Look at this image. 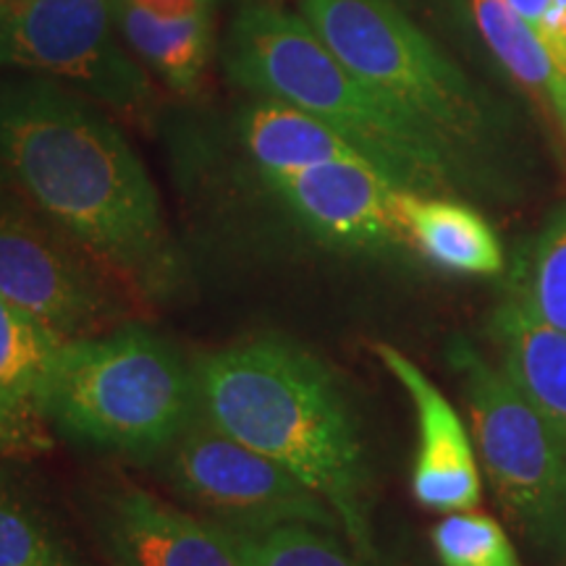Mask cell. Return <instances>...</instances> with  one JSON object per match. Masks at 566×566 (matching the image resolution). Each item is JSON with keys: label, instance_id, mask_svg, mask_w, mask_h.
<instances>
[{"label": "cell", "instance_id": "8fae6325", "mask_svg": "<svg viewBox=\"0 0 566 566\" xmlns=\"http://www.w3.org/2000/svg\"><path fill=\"white\" fill-rule=\"evenodd\" d=\"M105 537L118 566H252L244 535L145 491L116 495Z\"/></svg>", "mask_w": 566, "mask_h": 566}, {"label": "cell", "instance_id": "4fadbf2b", "mask_svg": "<svg viewBox=\"0 0 566 566\" xmlns=\"http://www.w3.org/2000/svg\"><path fill=\"white\" fill-rule=\"evenodd\" d=\"M63 338L0 296V462L53 449L48 384Z\"/></svg>", "mask_w": 566, "mask_h": 566}, {"label": "cell", "instance_id": "ac0fdd59", "mask_svg": "<svg viewBox=\"0 0 566 566\" xmlns=\"http://www.w3.org/2000/svg\"><path fill=\"white\" fill-rule=\"evenodd\" d=\"M478 30L509 74L554 105L566 124V74L537 32L506 0H472Z\"/></svg>", "mask_w": 566, "mask_h": 566}, {"label": "cell", "instance_id": "cb8c5ba5", "mask_svg": "<svg viewBox=\"0 0 566 566\" xmlns=\"http://www.w3.org/2000/svg\"><path fill=\"white\" fill-rule=\"evenodd\" d=\"M537 38L543 40V45L554 55L558 69L566 74V0H554L551 3L541 27H537Z\"/></svg>", "mask_w": 566, "mask_h": 566}, {"label": "cell", "instance_id": "44dd1931", "mask_svg": "<svg viewBox=\"0 0 566 566\" xmlns=\"http://www.w3.org/2000/svg\"><path fill=\"white\" fill-rule=\"evenodd\" d=\"M433 546L443 566H522L499 522L470 509L438 522Z\"/></svg>", "mask_w": 566, "mask_h": 566}, {"label": "cell", "instance_id": "5b68a950", "mask_svg": "<svg viewBox=\"0 0 566 566\" xmlns=\"http://www.w3.org/2000/svg\"><path fill=\"white\" fill-rule=\"evenodd\" d=\"M300 17L354 76L454 150L480 139L485 113L478 92L391 0H300Z\"/></svg>", "mask_w": 566, "mask_h": 566}, {"label": "cell", "instance_id": "7402d4cb", "mask_svg": "<svg viewBox=\"0 0 566 566\" xmlns=\"http://www.w3.org/2000/svg\"><path fill=\"white\" fill-rule=\"evenodd\" d=\"M252 566H359L315 525H283L263 535H244Z\"/></svg>", "mask_w": 566, "mask_h": 566}, {"label": "cell", "instance_id": "9a60e30c", "mask_svg": "<svg viewBox=\"0 0 566 566\" xmlns=\"http://www.w3.org/2000/svg\"><path fill=\"white\" fill-rule=\"evenodd\" d=\"M509 380L566 443V334L509 296L493 321Z\"/></svg>", "mask_w": 566, "mask_h": 566}, {"label": "cell", "instance_id": "52a82bcc", "mask_svg": "<svg viewBox=\"0 0 566 566\" xmlns=\"http://www.w3.org/2000/svg\"><path fill=\"white\" fill-rule=\"evenodd\" d=\"M116 0H0V66L69 82L95 103L142 113L145 69L116 38Z\"/></svg>", "mask_w": 566, "mask_h": 566}, {"label": "cell", "instance_id": "5bb4252c", "mask_svg": "<svg viewBox=\"0 0 566 566\" xmlns=\"http://www.w3.org/2000/svg\"><path fill=\"white\" fill-rule=\"evenodd\" d=\"M401 242L451 273L493 275L504 265L501 244L483 218L467 205L399 189Z\"/></svg>", "mask_w": 566, "mask_h": 566}, {"label": "cell", "instance_id": "277c9868", "mask_svg": "<svg viewBox=\"0 0 566 566\" xmlns=\"http://www.w3.org/2000/svg\"><path fill=\"white\" fill-rule=\"evenodd\" d=\"M197 415L195 367L150 331L129 325L61 344L48 417L71 441L153 457L171 449Z\"/></svg>", "mask_w": 566, "mask_h": 566}, {"label": "cell", "instance_id": "e0dca14e", "mask_svg": "<svg viewBox=\"0 0 566 566\" xmlns=\"http://www.w3.org/2000/svg\"><path fill=\"white\" fill-rule=\"evenodd\" d=\"M116 24L132 53L168 87L181 95L200 87L212 53V13L187 21H160L129 0H116Z\"/></svg>", "mask_w": 566, "mask_h": 566}, {"label": "cell", "instance_id": "9c48e42d", "mask_svg": "<svg viewBox=\"0 0 566 566\" xmlns=\"http://www.w3.org/2000/svg\"><path fill=\"white\" fill-rule=\"evenodd\" d=\"M113 279L80 244L24 210L0 208V296L63 342L105 334L122 304Z\"/></svg>", "mask_w": 566, "mask_h": 566}, {"label": "cell", "instance_id": "ba28073f", "mask_svg": "<svg viewBox=\"0 0 566 566\" xmlns=\"http://www.w3.org/2000/svg\"><path fill=\"white\" fill-rule=\"evenodd\" d=\"M166 478L200 516L239 535L283 525H338L323 495L286 467L212 428L202 415L168 449Z\"/></svg>", "mask_w": 566, "mask_h": 566}, {"label": "cell", "instance_id": "d4e9b609", "mask_svg": "<svg viewBox=\"0 0 566 566\" xmlns=\"http://www.w3.org/2000/svg\"><path fill=\"white\" fill-rule=\"evenodd\" d=\"M506 3L537 32V27H541V21L546 17V11L551 9L554 0H506Z\"/></svg>", "mask_w": 566, "mask_h": 566}, {"label": "cell", "instance_id": "30bf717a", "mask_svg": "<svg viewBox=\"0 0 566 566\" xmlns=\"http://www.w3.org/2000/svg\"><path fill=\"white\" fill-rule=\"evenodd\" d=\"M315 239L344 250H384L401 242L399 187L365 158L328 160L292 174L263 176Z\"/></svg>", "mask_w": 566, "mask_h": 566}, {"label": "cell", "instance_id": "7c38bea8", "mask_svg": "<svg viewBox=\"0 0 566 566\" xmlns=\"http://www.w3.org/2000/svg\"><path fill=\"white\" fill-rule=\"evenodd\" d=\"M375 354L396 375L417 409L420 451L415 459L412 491L430 512H464L480 504V475L472 443L449 399L430 378L391 344H375Z\"/></svg>", "mask_w": 566, "mask_h": 566}, {"label": "cell", "instance_id": "8992f818", "mask_svg": "<svg viewBox=\"0 0 566 566\" xmlns=\"http://www.w3.org/2000/svg\"><path fill=\"white\" fill-rule=\"evenodd\" d=\"M464 386L480 459L495 495L537 546H566V443L509 375L485 363L464 338L449 346Z\"/></svg>", "mask_w": 566, "mask_h": 566}, {"label": "cell", "instance_id": "7a4b0ae2", "mask_svg": "<svg viewBox=\"0 0 566 566\" xmlns=\"http://www.w3.org/2000/svg\"><path fill=\"white\" fill-rule=\"evenodd\" d=\"M195 375L205 420L294 472L367 551L363 449L346 399L321 359L292 342L258 338L208 354Z\"/></svg>", "mask_w": 566, "mask_h": 566}, {"label": "cell", "instance_id": "6da1fadb", "mask_svg": "<svg viewBox=\"0 0 566 566\" xmlns=\"http://www.w3.org/2000/svg\"><path fill=\"white\" fill-rule=\"evenodd\" d=\"M0 163L11 187L139 300L181 283L160 197L129 139L53 76L0 80Z\"/></svg>", "mask_w": 566, "mask_h": 566}, {"label": "cell", "instance_id": "3957f363", "mask_svg": "<svg viewBox=\"0 0 566 566\" xmlns=\"http://www.w3.org/2000/svg\"><path fill=\"white\" fill-rule=\"evenodd\" d=\"M223 63L260 101L294 105L336 129L399 189L433 195L451 187L454 147L354 76L302 17L244 6L226 34Z\"/></svg>", "mask_w": 566, "mask_h": 566}, {"label": "cell", "instance_id": "2e32d148", "mask_svg": "<svg viewBox=\"0 0 566 566\" xmlns=\"http://www.w3.org/2000/svg\"><path fill=\"white\" fill-rule=\"evenodd\" d=\"M239 132L260 176L292 174L328 160L365 158L349 139L321 118L275 101H260L247 108Z\"/></svg>", "mask_w": 566, "mask_h": 566}, {"label": "cell", "instance_id": "ffe728a7", "mask_svg": "<svg viewBox=\"0 0 566 566\" xmlns=\"http://www.w3.org/2000/svg\"><path fill=\"white\" fill-rule=\"evenodd\" d=\"M514 279L516 300L566 334V210L548 226L525 271Z\"/></svg>", "mask_w": 566, "mask_h": 566}, {"label": "cell", "instance_id": "d6986e66", "mask_svg": "<svg viewBox=\"0 0 566 566\" xmlns=\"http://www.w3.org/2000/svg\"><path fill=\"white\" fill-rule=\"evenodd\" d=\"M0 566H82L6 478H0Z\"/></svg>", "mask_w": 566, "mask_h": 566}, {"label": "cell", "instance_id": "603a6c76", "mask_svg": "<svg viewBox=\"0 0 566 566\" xmlns=\"http://www.w3.org/2000/svg\"><path fill=\"white\" fill-rule=\"evenodd\" d=\"M129 3L160 21H187L212 13V0H129Z\"/></svg>", "mask_w": 566, "mask_h": 566}, {"label": "cell", "instance_id": "484cf974", "mask_svg": "<svg viewBox=\"0 0 566 566\" xmlns=\"http://www.w3.org/2000/svg\"><path fill=\"white\" fill-rule=\"evenodd\" d=\"M9 189H13V187H11V179H9V174H6L3 163H0V208L11 202V200H9Z\"/></svg>", "mask_w": 566, "mask_h": 566}]
</instances>
